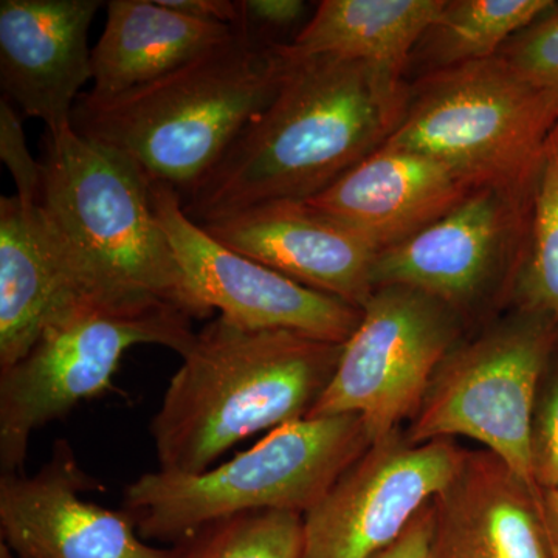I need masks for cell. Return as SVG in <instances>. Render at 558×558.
Segmentation results:
<instances>
[{
	"instance_id": "obj_1",
	"label": "cell",
	"mask_w": 558,
	"mask_h": 558,
	"mask_svg": "<svg viewBox=\"0 0 558 558\" xmlns=\"http://www.w3.org/2000/svg\"><path fill=\"white\" fill-rule=\"evenodd\" d=\"M274 100L182 199L205 226L275 201H310L380 148L410 100L405 75L365 61L292 58Z\"/></svg>"
},
{
	"instance_id": "obj_2",
	"label": "cell",
	"mask_w": 558,
	"mask_h": 558,
	"mask_svg": "<svg viewBox=\"0 0 558 558\" xmlns=\"http://www.w3.org/2000/svg\"><path fill=\"white\" fill-rule=\"evenodd\" d=\"M343 344L222 317L196 333L150 422L159 470L202 473L241 440L310 416Z\"/></svg>"
},
{
	"instance_id": "obj_3",
	"label": "cell",
	"mask_w": 558,
	"mask_h": 558,
	"mask_svg": "<svg viewBox=\"0 0 558 558\" xmlns=\"http://www.w3.org/2000/svg\"><path fill=\"white\" fill-rule=\"evenodd\" d=\"M286 69L279 44L238 25L226 43L153 83L106 100L81 94L72 128L183 199L274 100Z\"/></svg>"
},
{
	"instance_id": "obj_4",
	"label": "cell",
	"mask_w": 558,
	"mask_h": 558,
	"mask_svg": "<svg viewBox=\"0 0 558 558\" xmlns=\"http://www.w3.org/2000/svg\"><path fill=\"white\" fill-rule=\"evenodd\" d=\"M193 318L134 290L81 286L47 319L24 357L0 368V468L24 473L32 436L108 391L124 352L159 344L183 355Z\"/></svg>"
},
{
	"instance_id": "obj_5",
	"label": "cell",
	"mask_w": 558,
	"mask_h": 558,
	"mask_svg": "<svg viewBox=\"0 0 558 558\" xmlns=\"http://www.w3.org/2000/svg\"><path fill=\"white\" fill-rule=\"evenodd\" d=\"M373 444L357 414L300 418L218 468L138 476L124 490V512L143 537L179 542L247 513L304 515Z\"/></svg>"
},
{
	"instance_id": "obj_6",
	"label": "cell",
	"mask_w": 558,
	"mask_h": 558,
	"mask_svg": "<svg viewBox=\"0 0 558 558\" xmlns=\"http://www.w3.org/2000/svg\"><path fill=\"white\" fill-rule=\"evenodd\" d=\"M44 148L39 204L81 274L208 318L156 218L145 172L73 128L47 132Z\"/></svg>"
},
{
	"instance_id": "obj_7",
	"label": "cell",
	"mask_w": 558,
	"mask_h": 558,
	"mask_svg": "<svg viewBox=\"0 0 558 558\" xmlns=\"http://www.w3.org/2000/svg\"><path fill=\"white\" fill-rule=\"evenodd\" d=\"M558 119L508 62H469L425 73L381 146L447 165L473 185L531 182Z\"/></svg>"
},
{
	"instance_id": "obj_8",
	"label": "cell",
	"mask_w": 558,
	"mask_h": 558,
	"mask_svg": "<svg viewBox=\"0 0 558 558\" xmlns=\"http://www.w3.org/2000/svg\"><path fill=\"white\" fill-rule=\"evenodd\" d=\"M557 344L556 319L519 307L459 340L403 428L407 439L476 440L542 492L531 469L532 413L539 377Z\"/></svg>"
},
{
	"instance_id": "obj_9",
	"label": "cell",
	"mask_w": 558,
	"mask_h": 558,
	"mask_svg": "<svg viewBox=\"0 0 558 558\" xmlns=\"http://www.w3.org/2000/svg\"><path fill=\"white\" fill-rule=\"evenodd\" d=\"M464 328V319L417 290H374L343 343L332 380L307 417L357 414L373 442L388 438L416 416L429 381Z\"/></svg>"
},
{
	"instance_id": "obj_10",
	"label": "cell",
	"mask_w": 558,
	"mask_h": 558,
	"mask_svg": "<svg viewBox=\"0 0 558 558\" xmlns=\"http://www.w3.org/2000/svg\"><path fill=\"white\" fill-rule=\"evenodd\" d=\"M535 179L475 186L435 222L381 250L374 288L417 290L465 325L499 300L509 301L526 247Z\"/></svg>"
},
{
	"instance_id": "obj_11",
	"label": "cell",
	"mask_w": 558,
	"mask_h": 558,
	"mask_svg": "<svg viewBox=\"0 0 558 558\" xmlns=\"http://www.w3.org/2000/svg\"><path fill=\"white\" fill-rule=\"evenodd\" d=\"M468 450L453 439L377 440L303 515L301 558H373L438 497Z\"/></svg>"
},
{
	"instance_id": "obj_12",
	"label": "cell",
	"mask_w": 558,
	"mask_h": 558,
	"mask_svg": "<svg viewBox=\"0 0 558 558\" xmlns=\"http://www.w3.org/2000/svg\"><path fill=\"white\" fill-rule=\"evenodd\" d=\"M150 201L190 288L209 312L244 329L290 330L343 344L362 310L326 295L215 240L191 220L178 191L149 180Z\"/></svg>"
},
{
	"instance_id": "obj_13",
	"label": "cell",
	"mask_w": 558,
	"mask_h": 558,
	"mask_svg": "<svg viewBox=\"0 0 558 558\" xmlns=\"http://www.w3.org/2000/svg\"><path fill=\"white\" fill-rule=\"evenodd\" d=\"M94 483L68 442L35 475L0 478L2 545L20 558H183L182 548H154L128 512L83 498Z\"/></svg>"
},
{
	"instance_id": "obj_14",
	"label": "cell",
	"mask_w": 558,
	"mask_h": 558,
	"mask_svg": "<svg viewBox=\"0 0 558 558\" xmlns=\"http://www.w3.org/2000/svg\"><path fill=\"white\" fill-rule=\"evenodd\" d=\"M201 227L234 252L357 310L376 290L379 252L310 202H267Z\"/></svg>"
},
{
	"instance_id": "obj_15",
	"label": "cell",
	"mask_w": 558,
	"mask_h": 558,
	"mask_svg": "<svg viewBox=\"0 0 558 558\" xmlns=\"http://www.w3.org/2000/svg\"><path fill=\"white\" fill-rule=\"evenodd\" d=\"M97 0H2L3 98L60 134L72 128L80 90L92 80L89 28Z\"/></svg>"
},
{
	"instance_id": "obj_16",
	"label": "cell",
	"mask_w": 558,
	"mask_h": 558,
	"mask_svg": "<svg viewBox=\"0 0 558 558\" xmlns=\"http://www.w3.org/2000/svg\"><path fill=\"white\" fill-rule=\"evenodd\" d=\"M542 495L497 454L468 450L433 499V558H556Z\"/></svg>"
},
{
	"instance_id": "obj_17",
	"label": "cell",
	"mask_w": 558,
	"mask_h": 558,
	"mask_svg": "<svg viewBox=\"0 0 558 558\" xmlns=\"http://www.w3.org/2000/svg\"><path fill=\"white\" fill-rule=\"evenodd\" d=\"M475 186L440 161L380 146L306 202L381 252L435 222Z\"/></svg>"
},
{
	"instance_id": "obj_18",
	"label": "cell",
	"mask_w": 558,
	"mask_h": 558,
	"mask_svg": "<svg viewBox=\"0 0 558 558\" xmlns=\"http://www.w3.org/2000/svg\"><path fill=\"white\" fill-rule=\"evenodd\" d=\"M81 286H102L70 259L40 204L0 197V368L24 357Z\"/></svg>"
},
{
	"instance_id": "obj_19",
	"label": "cell",
	"mask_w": 558,
	"mask_h": 558,
	"mask_svg": "<svg viewBox=\"0 0 558 558\" xmlns=\"http://www.w3.org/2000/svg\"><path fill=\"white\" fill-rule=\"evenodd\" d=\"M236 27L204 22L160 0H110L105 31L92 50L90 97H119L215 49Z\"/></svg>"
},
{
	"instance_id": "obj_20",
	"label": "cell",
	"mask_w": 558,
	"mask_h": 558,
	"mask_svg": "<svg viewBox=\"0 0 558 558\" xmlns=\"http://www.w3.org/2000/svg\"><path fill=\"white\" fill-rule=\"evenodd\" d=\"M446 0H323L290 44L292 58L365 61L405 75L422 36Z\"/></svg>"
},
{
	"instance_id": "obj_21",
	"label": "cell",
	"mask_w": 558,
	"mask_h": 558,
	"mask_svg": "<svg viewBox=\"0 0 558 558\" xmlns=\"http://www.w3.org/2000/svg\"><path fill=\"white\" fill-rule=\"evenodd\" d=\"M554 0H446L411 61L425 73L490 60L517 33L542 16Z\"/></svg>"
},
{
	"instance_id": "obj_22",
	"label": "cell",
	"mask_w": 558,
	"mask_h": 558,
	"mask_svg": "<svg viewBox=\"0 0 558 558\" xmlns=\"http://www.w3.org/2000/svg\"><path fill=\"white\" fill-rule=\"evenodd\" d=\"M509 301L558 323V124L535 179L526 247Z\"/></svg>"
},
{
	"instance_id": "obj_23",
	"label": "cell",
	"mask_w": 558,
	"mask_h": 558,
	"mask_svg": "<svg viewBox=\"0 0 558 558\" xmlns=\"http://www.w3.org/2000/svg\"><path fill=\"white\" fill-rule=\"evenodd\" d=\"M183 545V558H301L303 515L247 513L213 524Z\"/></svg>"
},
{
	"instance_id": "obj_24",
	"label": "cell",
	"mask_w": 558,
	"mask_h": 558,
	"mask_svg": "<svg viewBox=\"0 0 558 558\" xmlns=\"http://www.w3.org/2000/svg\"><path fill=\"white\" fill-rule=\"evenodd\" d=\"M498 57L537 92L558 119V2L517 33Z\"/></svg>"
},
{
	"instance_id": "obj_25",
	"label": "cell",
	"mask_w": 558,
	"mask_h": 558,
	"mask_svg": "<svg viewBox=\"0 0 558 558\" xmlns=\"http://www.w3.org/2000/svg\"><path fill=\"white\" fill-rule=\"evenodd\" d=\"M531 469L539 490L558 488V344L539 377L535 396Z\"/></svg>"
},
{
	"instance_id": "obj_26",
	"label": "cell",
	"mask_w": 558,
	"mask_h": 558,
	"mask_svg": "<svg viewBox=\"0 0 558 558\" xmlns=\"http://www.w3.org/2000/svg\"><path fill=\"white\" fill-rule=\"evenodd\" d=\"M0 159L16 183V196L24 202L39 204L43 193V163L28 150L21 117L13 102L0 101Z\"/></svg>"
},
{
	"instance_id": "obj_27",
	"label": "cell",
	"mask_w": 558,
	"mask_h": 558,
	"mask_svg": "<svg viewBox=\"0 0 558 558\" xmlns=\"http://www.w3.org/2000/svg\"><path fill=\"white\" fill-rule=\"evenodd\" d=\"M240 3L241 27L286 31L303 21L307 5L301 0H244Z\"/></svg>"
},
{
	"instance_id": "obj_28",
	"label": "cell",
	"mask_w": 558,
	"mask_h": 558,
	"mask_svg": "<svg viewBox=\"0 0 558 558\" xmlns=\"http://www.w3.org/2000/svg\"><path fill=\"white\" fill-rule=\"evenodd\" d=\"M433 531L435 512L432 501L414 517L395 543L373 558H433Z\"/></svg>"
},
{
	"instance_id": "obj_29",
	"label": "cell",
	"mask_w": 558,
	"mask_h": 558,
	"mask_svg": "<svg viewBox=\"0 0 558 558\" xmlns=\"http://www.w3.org/2000/svg\"><path fill=\"white\" fill-rule=\"evenodd\" d=\"M168 9L204 22L238 27L241 22L240 3L230 0H160Z\"/></svg>"
},
{
	"instance_id": "obj_30",
	"label": "cell",
	"mask_w": 558,
	"mask_h": 558,
	"mask_svg": "<svg viewBox=\"0 0 558 558\" xmlns=\"http://www.w3.org/2000/svg\"><path fill=\"white\" fill-rule=\"evenodd\" d=\"M542 494L543 517H545L546 527H548L554 556L558 558V488L543 490Z\"/></svg>"
},
{
	"instance_id": "obj_31",
	"label": "cell",
	"mask_w": 558,
	"mask_h": 558,
	"mask_svg": "<svg viewBox=\"0 0 558 558\" xmlns=\"http://www.w3.org/2000/svg\"><path fill=\"white\" fill-rule=\"evenodd\" d=\"M2 558H10L9 553H5V548L2 546Z\"/></svg>"
}]
</instances>
